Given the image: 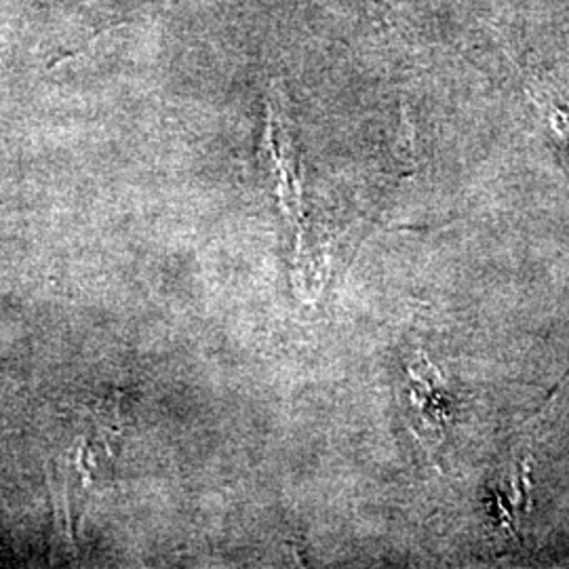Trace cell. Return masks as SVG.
I'll list each match as a JSON object with an SVG mask.
<instances>
[{
	"instance_id": "cell-1",
	"label": "cell",
	"mask_w": 569,
	"mask_h": 569,
	"mask_svg": "<svg viewBox=\"0 0 569 569\" xmlns=\"http://www.w3.org/2000/svg\"><path fill=\"white\" fill-rule=\"evenodd\" d=\"M427 376L418 371L413 376L418 380V395L416 401L420 403V425H422V437L425 446L430 451L435 446L443 441V430L449 420V411L446 409V388L439 378V371L428 363Z\"/></svg>"
},
{
	"instance_id": "cell-2",
	"label": "cell",
	"mask_w": 569,
	"mask_h": 569,
	"mask_svg": "<svg viewBox=\"0 0 569 569\" xmlns=\"http://www.w3.org/2000/svg\"><path fill=\"white\" fill-rule=\"evenodd\" d=\"M550 124L559 133V138L566 142L569 150V108H552Z\"/></svg>"
}]
</instances>
